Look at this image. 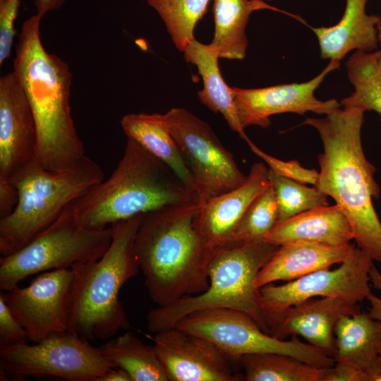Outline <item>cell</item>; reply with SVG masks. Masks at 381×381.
<instances>
[{
  "mask_svg": "<svg viewBox=\"0 0 381 381\" xmlns=\"http://www.w3.org/2000/svg\"><path fill=\"white\" fill-rule=\"evenodd\" d=\"M365 111L339 108L323 118H308L303 124L318 131L324 148L315 187L334 200L351 224L358 247L381 264V222L373 204L380 188L374 178L376 169L362 146Z\"/></svg>",
  "mask_w": 381,
  "mask_h": 381,
  "instance_id": "1",
  "label": "cell"
},
{
  "mask_svg": "<svg viewBox=\"0 0 381 381\" xmlns=\"http://www.w3.org/2000/svg\"><path fill=\"white\" fill-rule=\"evenodd\" d=\"M198 202L166 206L143 214L135 253L151 300L167 306L209 286L208 266L214 248L200 233Z\"/></svg>",
  "mask_w": 381,
  "mask_h": 381,
  "instance_id": "2",
  "label": "cell"
},
{
  "mask_svg": "<svg viewBox=\"0 0 381 381\" xmlns=\"http://www.w3.org/2000/svg\"><path fill=\"white\" fill-rule=\"evenodd\" d=\"M37 14L21 28L13 73L31 107L37 127L34 160L49 171L68 169L85 156L69 103L72 74L68 64L48 53L41 41Z\"/></svg>",
  "mask_w": 381,
  "mask_h": 381,
  "instance_id": "3",
  "label": "cell"
},
{
  "mask_svg": "<svg viewBox=\"0 0 381 381\" xmlns=\"http://www.w3.org/2000/svg\"><path fill=\"white\" fill-rule=\"evenodd\" d=\"M194 202H200L164 163L127 138L111 175L71 204L82 226L101 229L166 206Z\"/></svg>",
  "mask_w": 381,
  "mask_h": 381,
  "instance_id": "4",
  "label": "cell"
},
{
  "mask_svg": "<svg viewBox=\"0 0 381 381\" xmlns=\"http://www.w3.org/2000/svg\"><path fill=\"white\" fill-rule=\"evenodd\" d=\"M143 214L111 224L112 239L104 254L71 267L74 277L68 332L90 341L109 339L130 327L119 294L140 270L134 243Z\"/></svg>",
  "mask_w": 381,
  "mask_h": 381,
  "instance_id": "5",
  "label": "cell"
},
{
  "mask_svg": "<svg viewBox=\"0 0 381 381\" xmlns=\"http://www.w3.org/2000/svg\"><path fill=\"white\" fill-rule=\"evenodd\" d=\"M279 247L260 240L216 248L209 262L207 290L150 310L146 317L148 330L156 333L172 328L182 318L198 310L229 308L246 313L270 334L255 281Z\"/></svg>",
  "mask_w": 381,
  "mask_h": 381,
  "instance_id": "6",
  "label": "cell"
},
{
  "mask_svg": "<svg viewBox=\"0 0 381 381\" xmlns=\"http://www.w3.org/2000/svg\"><path fill=\"white\" fill-rule=\"evenodd\" d=\"M104 179L99 164L86 156L61 171H49L32 161L11 181L18 189V201L9 216L0 219L2 257L27 245L68 204Z\"/></svg>",
  "mask_w": 381,
  "mask_h": 381,
  "instance_id": "7",
  "label": "cell"
},
{
  "mask_svg": "<svg viewBox=\"0 0 381 381\" xmlns=\"http://www.w3.org/2000/svg\"><path fill=\"white\" fill-rule=\"evenodd\" d=\"M112 228L90 229L79 222L71 202L57 219L16 252L0 259V289L7 291L35 274L71 268L99 259L109 247Z\"/></svg>",
  "mask_w": 381,
  "mask_h": 381,
  "instance_id": "8",
  "label": "cell"
},
{
  "mask_svg": "<svg viewBox=\"0 0 381 381\" xmlns=\"http://www.w3.org/2000/svg\"><path fill=\"white\" fill-rule=\"evenodd\" d=\"M174 327L210 341L236 361L248 354L277 353L320 368H330L335 363L334 358L301 341L298 336H291L289 340L277 339L265 332L248 315L234 309L198 310Z\"/></svg>",
  "mask_w": 381,
  "mask_h": 381,
  "instance_id": "9",
  "label": "cell"
},
{
  "mask_svg": "<svg viewBox=\"0 0 381 381\" xmlns=\"http://www.w3.org/2000/svg\"><path fill=\"white\" fill-rule=\"evenodd\" d=\"M0 367L13 380L52 376L68 381H97L115 368L99 347L68 331L31 345L0 346Z\"/></svg>",
  "mask_w": 381,
  "mask_h": 381,
  "instance_id": "10",
  "label": "cell"
},
{
  "mask_svg": "<svg viewBox=\"0 0 381 381\" xmlns=\"http://www.w3.org/2000/svg\"><path fill=\"white\" fill-rule=\"evenodd\" d=\"M162 116L193 175L201 205L246 182L248 176L207 122L180 107Z\"/></svg>",
  "mask_w": 381,
  "mask_h": 381,
  "instance_id": "11",
  "label": "cell"
},
{
  "mask_svg": "<svg viewBox=\"0 0 381 381\" xmlns=\"http://www.w3.org/2000/svg\"><path fill=\"white\" fill-rule=\"evenodd\" d=\"M373 260L355 248L352 255L334 270L322 269L279 286L260 289L261 307L269 328L291 306L313 297H337L357 305L371 293L369 271Z\"/></svg>",
  "mask_w": 381,
  "mask_h": 381,
  "instance_id": "12",
  "label": "cell"
},
{
  "mask_svg": "<svg viewBox=\"0 0 381 381\" xmlns=\"http://www.w3.org/2000/svg\"><path fill=\"white\" fill-rule=\"evenodd\" d=\"M73 277L71 268L49 270L25 287L4 292L8 308L32 342L68 331Z\"/></svg>",
  "mask_w": 381,
  "mask_h": 381,
  "instance_id": "13",
  "label": "cell"
},
{
  "mask_svg": "<svg viewBox=\"0 0 381 381\" xmlns=\"http://www.w3.org/2000/svg\"><path fill=\"white\" fill-rule=\"evenodd\" d=\"M147 337L169 381L244 380L233 370L231 361L236 360L202 337L176 327Z\"/></svg>",
  "mask_w": 381,
  "mask_h": 381,
  "instance_id": "14",
  "label": "cell"
},
{
  "mask_svg": "<svg viewBox=\"0 0 381 381\" xmlns=\"http://www.w3.org/2000/svg\"><path fill=\"white\" fill-rule=\"evenodd\" d=\"M340 61L330 60L328 65L313 79L301 83L282 84L262 88L232 87L238 117L243 128L249 126L267 128L270 117L283 113L303 114L312 111L327 115L340 108L335 99L320 100L314 93L325 78L338 68Z\"/></svg>",
  "mask_w": 381,
  "mask_h": 381,
  "instance_id": "15",
  "label": "cell"
},
{
  "mask_svg": "<svg viewBox=\"0 0 381 381\" xmlns=\"http://www.w3.org/2000/svg\"><path fill=\"white\" fill-rule=\"evenodd\" d=\"M37 141L35 117L13 72L0 78V180L12 181L34 161Z\"/></svg>",
  "mask_w": 381,
  "mask_h": 381,
  "instance_id": "16",
  "label": "cell"
},
{
  "mask_svg": "<svg viewBox=\"0 0 381 381\" xmlns=\"http://www.w3.org/2000/svg\"><path fill=\"white\" fill-rule=\"evenodd\" d=\"M359 313L358 304H351L337 297H313L284 310L270 325L269 333L282 340L289 336H300L334 358V331L338 321L343 316Z\"/></svg>",
  "mask_w": 381,
  "mask_h": 381,
  "instance_id": "17",
  "label": "cell"
},
{
  "mask_svg": "<svg viewBox=\"0 0 381 381\" xmlns=\"http://www.w3.org/2000/svg\"><path fill=\"white\" fill-rule=\"evenodd\" d=\"M269 168L256 162L246 182L204 202L197 217V226L212 248L227 247L231 237L253 200L269 186Z\"/></svg>",
  "mask_w": 381,
  "mask_h": 381,
  "instance_id": "18",
  "label": "cell"
},
{
  "mask_svg": "<svg viewBox=\"0 0 381 381\" xmlns=\"http://www.w3.org/2000/svg\"><path fill=\"white\" fill-rule=\"evenodd\" d=\"M352 239L351 224L337 204L315 207L278 222L264 238L278 246L297 242L342 246Z\"/></svg>",
  "mask_w": 381,
  "mask_h": 381,
  "instance_id": "19",
  "label": "cell"
},
{
  "mask_svg": "<svg viewBox=\"0 0 381 381\" xmlns=\"http://www.w3.org/2000/svg\"><path fill=\"white\" fill-rule=\"evenodd\" d=\"M353 245L331 246L297 242L280 246L259 271L258 289L278 281L289 282L319 270L341 264L353 253Z\"/></svg>",
  "mask_w": 381,
  "mask_h": 381,
  "instance_id": "20",
  "label": "cell"
},
{
  "mask_svg": "<svg viewBox=\"0 0 381 381\" xmlns=\"http://www.w3.org/2000/svg\"><path fill=\"white\" fill-rule=\"evenodd\" d=\"M368 1L346 0L344 13L336 25L312 28L322 59L340 61L352 50L370 52L377 47V25L381 17L366 13Z\"/></svg>",
  "mask_w": 381,
  "mask_h": 381,
  "instance_id": "21",
  "label": "cell"
},
{
  "mask_svg": "<svg viewBox=\"0 0 381 381\" xmlns=\"http://www.w3.org/2000/svg\"><path fill=\"white\" fill-rule=\"evenodd\" d=\"M120 123L127 138L164 163L198 199L193 175L162 114H128L121 118Z\"/></svg>",
  "mask_w": 381,
  "mask_h": 381,
  "instance_id": "22",
  "label": "cell"
},
{
  "mask_svg": "<svg viewBox=\"0 0 381 381\" xmlns=\"http://www.w3.org/2000/svg\"><path fill=\"white\" fill-rule=\"evenodd\" d=\"M183 52L184 59L196 66L202 77L203 89L198 93L200 102L210 111L221 114L229 128L248 142L250 139L238 117L232 87L226 84L221 75L217 53L210 44H202L195 39Z\"/></svg>",
  "mask_w": 381,
  "mask_h": 381,
  "instance_id": "23",
  "label": "cell"
},
{
  "mask_svg": "<svg viewBox=\"0 0 381 381\" xmlns=\"http://www.w3.org/2000/svg\"><path fill=\"white\" fill-rule=\"evenodd\" d=\"M279 11L264 0H214V35L210 44L219 58L242 59L248 40L246 28L250 14L259 9Z\"/></svg>",
  "mask_w": 381,
  "mask_h": 381,
  "instance_id": "24",
  "label": "cell"
},
{
  "mask_svg": "<svg viewBox=\"0 0 381 381\" xmlns=\"http://www.w3.org/2000/svg\"><path fill=\"white\" fill-rule=\"evenodd\" d=\"M335 362H342L365 372L381 349V322L368 313L343 316L334 331Z\"/></svg>",
  "mask_w": 381,
  "mask_h": 381,
  "instance_id": "25",
  "label": "cell"
},
{
  "mask_svg": "<svg viewBox=\"0 0 381 381\" xmlns=\"http://www.w3.org/2000/svg\"><path fill=\"white\" fill-rule=\"evenodd\" d=\"M99 348L115 368L128 372L132 381H169L153 345H146L131 332L109 339Z\"/></svg>",
  "mask_w": 381,
  "mask_h": 381,
  "instance_id": "26",
  "label": "cell"
},
{
  "mask_svg": "<svg viewBox=\"0 0 381 381\" xmlns=\"http://www.w3.org/2000/svg\"><path fill=\"white\" fill-rule=\"evenodd\" d=\"M238 361L246 381H322L327 368L277 353L248 354Z\"/></svg>",
  "mask_w": 381,
  "mask_h": 381,
  "instance_id": "27",
  "label": "cell"
},
{
  "mask_svg": "<svg viewBox=\"0 0 381 381\" xmlns=\"http://www.w3.org/2000/svg\"><path fill=\"white\" fill-rule=\"evenodd\" d=\"M380 50L356 51L346 62L348 77L354 92L341 101L344 108L360 107L381 116V78L377 72Z\"/></svg>",
  "mask_w": 381,
  "mask_h": 381,
  "instance_id": "28",
  "label": "cell"
},
{
  "mask_svg": "<svg viewBox=\"0 0 381 381\" xmlns=\"http://www.w3.org/2000/svg\"><path fill=\"white\" fill-rule=\"evenodd\" d=\"M210 0H147L164 22L176 47L183 52L195 40L193 31Z\"/></svg>",
  "mask_w": 381,
  "mask_h": 381,
  "instance_id": "29",
  "label": "cell"
},
{
  "mask_svg": "<svg viewBox=\"0 0 381 381\" xmlns=\"http://www.w3.org/2000/svg\"><path fill=\"white\" fill-rule=\"evenodd\" d=\"M277 221V204L270 184L248 207L233 233L227 247L238 246L248 241L264 240Z\"/></svg>",
  "mask_w": 381,
  "mask_h": 381,
  "instance_id": "30",
  "label": "cell"
},
{
  "mask_svg": "<svg viewBox=\"0 0 381 381\" xmlns=\"http://www.w3.org/2000/svg\"><path fill=\"white\" fill-rule=\"evenodd\" d=\"M269 179L278 209V222L305 211L328 205L327 196L317 188L275 174L269 169Z\"/></svg>",
  "mask_w": 381,
  "mask_h": 381,
  "instance_id": "31",
  "label": "cell"
},
{
  "mask_svg": "<svg viewBox=\"0 0 381 381\" xmlns=\"http://www.w3.org/2000/svg\"><path fill=\"white\" fill-rule=\"evenodd\" d=\"M247 143L251 151L260 157L275 174L301 183L316 185L319 176L317 170L304 168L296 160L285 162L277 159L261 150L251 140Z\"/></svg>",
  "mask_w": 381,
  "mask_h": 381,
  "instance_id": "32",
  "label": "cell"
},
{
  "mask_svg": "<svg viewBox=\"0 0 381 381\" xmlns=\"http://www.w3.org/2000/svg\"><path fill=\"white\" fill-rule=\"evenodd\" d=\"M20 0H0V65L10 56Z\"/></svg>",
  "mask_w": 381,
  "mask_h": 381,
  "instance_id": "33",
  "label": "cell"
},
{
  "mask_svg": "<svg viewBox=\"0 0 381 381\" xmlns=\"http://www.w3.org/2000/svg\"><path fill=\"white\" fill-rule=\"evenodd\" d=\"M28 332L18 322L8 308L4 291L0 292V346H11L26 343Z\"/></svg>",
  "mask_w": 381,
  "mask_h": 381,
  "instance_id": "34",
  "label": "cell"
},
{
  "mask_svg": "<svg viewBox=\"0 0 381 381\" xmlns=\"http://www.w3.org/2000/svg\"><path fill=\"white\" fill-rule=\"evenodd\" d=\"M322 381H369L365 373L349 364L337 362L325 371Z\"/></svg>",
  "mask_w": 381,
  "mask_h": 381,
  "instance_id": "35",
  "label": "cell"
},
{
  "mask_svg": "<svg viewBox=\"0 0 381 381\" xmlns=\"http://www.w3.org/2000/svg\"><path fill=\"white\" fill-rule=\"evenodd\" d=\"M18 201L16 186L11 181L0 180V219L9 216Z\"/></svg>",
  "mask_w": 381,
  "mask_h": 381,
  "instance_id": "36",
  "label": "cell"
},
{
  "mask_svg": "<svg viewBox=\"0 0 381 381\" xmlns=\"http://www.w3.org/2000/svg\"><path fill=\"white\" fill-rule=\"evenodd\" d=\"M369 276L370 281L373 283V287L381 290V274L373 264L370 267ZM366 299L370 305L368 313L371 318L381 322V298L377 297L371 292Z\"/></svg>",
  "mask_w": 381,
  "mask_h": 381,
  "instance_id": "37",
  "label": "cell"
},
{
  "mask_svg": "<svg viewBox=\"0 0 381 381\" xmlns=\"http://www.w3.org/2000/svg\"><path fill=\"white\" fill-rule=\"evenodd\" d=\"M66 0H34L36 14L43 18L48 12L59 8Z\"/></svg>",
  "mask_w": 381,
  "mask_h": 381,
  "instance_id": "38",
  "label": "cell"
},
{
  "mask_svg": "<svg viewBox=\"0 0 381 381\" xmlns=\"http://www.w3.org/2000/svg\"><path fill=\"white\" fill-rule=\"evenodd\" d=\"M97 381H132V379L125 370L121 368H113L99 377Z\"/></svg>",
  "mask_w": 381,
  "mask_h": 381,
  "instance_id": "39",
  "label": "cell"
},
{
  "mask_svg": "<svg viewBox=\"0 0 381 381\" xmlns=\"http://www.w3.org/2000/svg\"><path fill=\"white\" fill-rule=\"evenodd\" d=\"M369 381H381V358L378 356L365 368Z\"/></svg>",
  "mask_w": 381,
  "mask_h": 381,
  "instance_id": "40",
  "label": "cell"
},
{
  "mask_svg": "<svg viewBox=\"0 0 381 381\" xmlns=\"http://www.w3.org/2000/svg\"><path fill=\"white\" fill-rule=\"evenodd\" d=\"M377 36L378 42L381 43V20L377 25ZM377 72L380 78H381V49L379 58L377 59Z\"/></svg>",
  "mask_w": 381,
  "mask_h": 381,
  "instance_id": "41",
  "label": "cell"
},
{
  "mask_svg": "<svg viewBox=\"0 0 381 381\" xmlns=\"http://www.w3.org/2000/svg\"><path fill=\"white\" fill-rule=\"evenodd\" d=\"M379 356H380V358H381V349H380V352H379Z\"/></svg>",
  "mask_w": 381,
  "mask_h": 381,
  "instance_id": "42",
  "label": "cell"
},
{
  "mask_svg": "<svg viewBox=\"0 0 381 381\" xmlns=\"http://www.w3.org/2000/svg\"><path fill=\"white\" fill-rule=\"evenodd\" d=\"M264 1H270V0H264Z\"/></svg>",
  "mask_w": 381,
  "mask_h": 381,
  "instance_id": "43",
  "label": "cell"
}]
</instances>
